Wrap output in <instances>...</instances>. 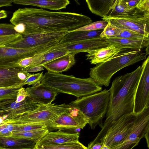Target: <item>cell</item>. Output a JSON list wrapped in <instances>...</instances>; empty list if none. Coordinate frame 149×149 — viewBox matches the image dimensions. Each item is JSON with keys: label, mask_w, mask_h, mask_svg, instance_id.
Returning a JSON list of instances; mask_svg holds the SVG:
<instances>
[{"label": "cell", "mask_w": 149, "mask_h": 149, "mask_svg": "<svg viewBox=\"0 0 149 149\" xmlns=\"http://www.w3.org/2000/svg\"><path fill=\"white\" fill-rule=\"evenodd\" d=\"M10 21L15 26L23 24L25 30L22 34L70 32L93 22L90 17L81 14L33 8L18 9Z\"/></svg>", "instance_id": "1"}, {"label": "cell", "mask_w": 149, "mask_h": 149, "mask_svg": "<svg viewBox=\"0 0 149 149\" xmlns=\"http://www.w3.org/2000/svg\"><path fill=\"white\" fill-rule=\"evenodd\" d=\"M143 70L142 65L114 79L109 89L110 100L102 129L91 143L100 142L112 124L123 116L133 113L135 94Z\"/></svg>", "instance_id": "2"}, {"label": "cell", "mask_w": 149, "mask_h": 149, "mask_svg": "<svg viewBox=\"0 0 149 149\" xmlns=\"http://www.w3.org/2000/svg\"><path fill=\"white\" fill-rule=\"evenodd\" d=\"M57 92L80 97L102 90V88L91 77L80 78L72 75L48 72L40 82Z\"/></svg>", "instance_id": "3"}, {"label": "cell", "mask_w": 149, "mask_h": 149, "mask_svg": "<svg viewBox=\"0 0 149 149\" xmlns=\"http://www.w3.org/2000/svg\"><path fill=\"white\" fill-rule=\"evenodd\" d=\"M146 53L132 50L119 53L106 62L96 64L91 68L90 77L99 85L109 86L113 76L123 68L146 59Z\"/></svg>", "instance_id": "4"}, {"label": "cell", "mask_w": 149, "mask_h": 149, "mask_svg": "<svg viewBox=\"0 0 149 149\" xmlns=\"http://www.w3.org/2000/svg\"><path fill=\"white\" fill-rule=\"evenodd\" d=\"M109 90L104 89L92 95L78 98L69 104L79 109L88 119L91 128L98 125L102 128V120L107 113L110 100Z\"/></svg>", "instance_id": "5"}, {"label": "cell", "mask_w": 149, "mask_h": 149, "mask_svg": "<svg viewBox=\"0 0 149 149\" xmlns=\"http://www.w3.org/2000/svg\"><path fill=\"white\" fill-rule=\"evenodd\" d=\"M69 104L55 105L51 104L42 105L36 109L11 119L3 120L2 123L16 124L43 123L46 125L61 114L71 110Z\"/></svg>", "instance_id": "6"}, {"label": "cell", "mask_w": 149, "mask_h": 149, "mask_svg": "<svg viewBox=\"0 0 149 149\" xmlns=\"http://www.w3.org/2000/svg\"><path fill=\"white\" fill-rule=\"evenodd\" d=\"M118 28L130 30L149 37V13L138 12L126 15L102 18Z\"/></svg>", "instance_id": "7"}, {"label": "cell", "mask_w": 149, "mask_h": 149, "mask_svg": "<svg viewBox=\"0 0 149 149\" xmlns=\"http://www.w3.org/2000/svg\"><path fill=\"white\" fill-rule=\"evenodd\" d=\"M69 32L62 31L22 34H21V39L5 46L17 48L29 49L42 46L58 45L61 44L64 36Z\"/></svg>", "instance_id": "8"}, {"label": "cell", "mask_w": 149, "mask_h": 149, "mask_svg": "<svg viewBox=\"0 0 149 149\" xmlns=\"http://www.w3.org/2000/svg\"><path fill=\"white\" fill-rule=\"evenodd\" d=\"M136 117L134 113L120 117L112 124L100 142L110 148L123 141L132 131Z\"/></svg>", "instance_id": "9"}, {"label": "cell", "mask_w": 149, "mask_h": 149, "mask_svg": "<svg viewBox=\"0 0 149 149\" xmlns=\"http://www.w3.org/2000/svg\"><path fill=\"white\" fill-rule=\"evenodd\" d=\"M149 132V107L137 114L131 132L122 142L110 149H132Z\"/></svg>", "instance_id": "10"}, {"label": "cell", "mask_w": 149, "mask_h": 149, "mask_svg": "<svg viewBox=\"0 0 149 149\" xmlns=\"http://www.w3.org/2000/svg\"><path fill=\"white\" fill-rule=\"evenodd\" d=\"M89 123L88 119L81 111L72 107L71 110L61 114L46 125L49 131L50 129L62 130L83 129Z\"/></svg>", "instance_id": "11"}, {"label": "cell", "mask_w": 149, "mask_h": 149, "mask_svg": "<svg viewBox=\"0 0 149 149\" xmlns=\"http://www.w3.org/2000/svg\"><path fill=\"white\" fill-rule=\"evenodd\" d=\"M32 74L18 64L0 66V88L22 87Z\"/></svg>", "instance_id": "12"}, {"label": "cell", "mask_w": 149, "mask_h": 149, "mask_svg": "<svg viewBox=\"0 0 149 149\" xmlns=\"http://www.w3.org/2000/svg\"><path fill=\"white\" fill-rule=\"evenodd\" d=\"M143 70L136 89L133 113L137 114L149 107V57L142 64Z\"/></svg>", "instance_id": "13"}, {"label": "cell", "mask_w": 149, "mask_h": 149, "mask_svg": "<svg viewBox=\"0 0 149 149\" xmlns=\"http://www.w3.org/2000/svg\"><path fill=\"white\" fill-rule=\"evenodd\" d=\"M42 51L41 47L20 49L0 46V66L17 64L22 59L41 53Z\"/></svg>", "instance_id": "14"}, {"label": "cell", "mask_w": 149, "mask_h": 149, "mask_svg": "<svg viewBox=\"0 0 149 149\" xmlns=\"http://www.w3.org/2000/svg\"><path fill=\"white\" fill-rule=\"evenodd\" d=\"M42 105L27 96L20 102H17L15 101L1 109L0 120L1 123L3 120L19 116L25 113L36 109Z\"/></svg>", "instance_id": "15"}, {"label": "cell", "mask_w": 149, "mask_h": 149, "mask_svg": "<svg viewBox=\"0 0 149 149\" xmlns=\"http://www.w3.org/2000/svg\"><path fill=\"white\" fill-rule=\"evenodd\" d=\"M110 44L105 39L100 38L81 40L61 44V47L68 53L75 54L80 52H86L99 48L107 46Z\"/></svg>", "instance_id": "16"}, {"label": "cell", "mask_w": 149, "mask_h": 149, "mask_svg": "<svg viewBox=\"0 0 149 149\" xmlns=\"http://www.w3.org/2000/svg\"><path fill=\"white\" fill-rule=\"evenodd\" d=\"M26 90L31 98L42 105L52 104L58 93L41 83L35 86L27 87Z\"/></svg>", "instance_id": "17"}, {"label": "cell", "mask_w": 149, "mask_h": 149, "mask_svg": "<svg viewBox=\"0 0 149 149\" xmlns=\"http://www.w3.org/2000/svg\"><path fill=\"white\" fill-rule=\"evenodd\" d=\"M79 133H69L61 130L49 131L36 143L37 145H51L78 141Z\"/></svg>", "instance_id": "18"}, {"label": "cell", "mask_w": 149, "mask_h": 149, "mask_svg": "<svg viewBox=\"0 0 149 149\" xmlns=\"http://www.w3.org/2000/svg\"><path fill=\"white\" fill-rule=\"evenodd\" d=\"M122 50L110 45L106 47L90 51L87 52L86 56V59L90 60L91 64H97L107 61Z\"/></svg>", "instance_id": "19"}, {"label": "cell", "mask_w": 149, "mask_h": 149, "mask_svg": "<svg viewBox=\"0 0 149 149\" xmlns=\"http://www.w3.org/2000/svg\"><path fill=\"white\" fill-rule=\"evenodd\" d=\"M106 41L121 49L130 48L133 50H141L149 46V38L137 39L118 37L105 39Z\"/></svg>", "instance_id": "20"}, {"label": "cell", "mask_w": 149, "mask_h": 149, "mask_svg": "<svg viewBox=\"0 0 149 149\" xmlns=\"http://www.w3.org/2000/svg\"><path fill=\"white\" fill-rule=\"evenodd\" d=\"M76 54L68 53L42 65L48 72L59 73L66 71L75 63Z\"/></svg>", "instance_id": "21"}, {"label": "cell", "mask_w": 149, "mask_h": 149, "mask_svg": "<svg viewBox=\"0 0 149 149\" xmlns=\"http://www.w3.org/2000/svg\"><path fill=\"white\" fill-rule=\"evenodd\" d=\"M14 3L23 5H31L41 8L58 10L65 8L70 4L68 0H13Z\"/></svg>", "instance_id": "22"}, {"label": "cell", "mask_w": 149, "mask_h": 149, "mask_svg": "<svg viewBox=\"0 0 149 149\" xmlns=\"http://www.w3.org/2000/svg\"><path fill=\"white\" fill-rule=\"evenodd\" d=\"M35 141L17 137L0 136V149H33Z\"/></svg>", "instance_id": "23"}, {"label": "cell", "mask_w": 149, "mask_h": 149, "mask_svg": "<svg viewBox=\"0 0 149 149\" xmlns=\"http://www.w3.org/2000/svg\"><path fill=\"white\" fill-rule=\"evenodd\" d=\"M86 1L93 13L103 17L109 15L116 0H86Z\"/></svg>", "instance_id": "24"}, {"label": "cell", "mask_w": 149, "mask_h": 149, "mask_svg": "<svg viewBox=\"0 0 149 149\" xmlns=\"http://www.w3.org/2000/svg\"><path fill=\"white\" fill-rule=\"evenodd\" d=\"M68 53L61 47V44L56 48L51 51L37 54L33 56L34 58L33 61L31 65L27 68L42 65Z\"/></svg>", "instance_id": "25"}, {"label": "cell", "mask_w": 149, "mask_h": 149, "mask_svg": "<svg viewBox=\"0 0 149 149\" xmlns=\"http://www.w3.org/2000/svg\"><path fill=\"white\" fill-rule=\"evenodd\" d=\"M102 31V29H101L69 32L64 36L61 44L99 37Z\"/></svg>", "instance_id": "26"}, {"label": "cell", "mask_w": 149, "mask_h": 149, "mask_svg": "<svg viewBox=\"0 0 149 149\" xmlns=\"http://www.w3.org/2000/svg\"><path fill=\"white\" fill-rule=\"evenodd\" d=\"M21 88H0V109L16 101L19 90Z\"/></svg>", "instance_id": "27"}, {"label": "cell", "mask_w": 149, "mask_h": 149, "mask_svg": "<svg viewBox=\"0 0 149 149\" xmlns=\"http://www.w3.org/2000/svg\"><path fill=\"white\" fill-rule=\"evenodd\" d=\"M47 128L24 132H12V136L37 142L49 131Z\"/></svg>", "instance_id": "28"}, {"label": "cell", "mask_w": 149, "mask_h": 149, "mask_svg": "<svg viewBox=\"0 0 149 149\" xmlns=\"http://www.w3.org/2000/svg\"><path fill=\"white\" fill-rule=\"evenodd\" d=\"M139 10L135 8L127 5L125 0H116L113 6L108 15H126L136 12Z\"/></svg>", "instance_id": "29"}, {"label": "cell", "mask_w": 149, "mask_h": 149, "mask_svg": "<svg viewBox=\"0 0 149 149\" xmlns=\"http://www.w3.org/2000/svg\"><path fill=\"white\" fill-rule=\"evenodd\" d=\"M6 124L9 130L11 132L27 131L47 127L46 125L43 123Z\"/></svg>", "instance_id": "30"}, {"label": "cell", "mask_w": 149, "mask_h": 149, "mask_svg": "<svg viewBox=\"0 0 149 149\" xmlns=\"http://www.w3.org/2000/svg\"><path fill=\"white\" fill-rule=\"evenodd\" d=\"M34 149H88L79 141L58 145H44L36 144Z\"/></svg>", "instance_id": "31"}, {"label": "cell", "mask_w": 149, "mask_h": 149, "mask_svg": "<svg viewBox=\"0 0 149 149\" xmlns=\"http://www.w3.org/2000/svg\"><path fill=\"white\" fill-rule=\"evenodd\" d=\"M103 29L100 37L104 38L117 37L119 35L121 29L112 24L109 22Z\"/></svg>", "instance_id": "32"}, {"label": "cell", "mask_w": 149, "mask_h": 149, "mask_svg": "<svg viewBox=\"0 0 149 149\" xmlns=\"http://www.w3.org/2000/svg\"><path fill=\"white\" fill-rule=\"evenodd\" d=\"M108 22L105 20H100L92 22L73 31H91L103 29Z\"/></svg>", "instance_id": "33"}, {"label": "cell", "mask_w": 149, "mask_h": 149, "mask_svg": "<svg viewBox=\"0 0 149 149\" xmlns=\"http://www.w3.org/2000/svg\"><path fill=\"white\" fill-rule=\"evenodd\" d=\"M120 29V33L117 37L137 39H145L149 38V37L132 30Z\"/></svg>", "instance_id": "34"}, {"label": "cell", "mask_w": 149, "mask_h": 149, "mask_svg": "<svg viewBox=\"0 0 149 149\" xmlns=\"http://www.w3.org/2000/svg\"><path fill=\"white\" fill-rule=\"evenodd\" d=\"M15 26L12 24H0V36H7L18 34L15 30Z\"/></svg>", "instance_id": "35"}, {"label": "cell", "mask_w": 149, "mask_h": 149, "mask_svg": "<svg viewBox=\"0 0 149 149\" xmlns=\"http://www.w3.org/2000/svg\"><path fill=\"white\" fill-rule=\"evenodd\" d=\"M43 73L32 74L24 82V85H32L33 86L40 84L43 76Z\"/></svg>", "instance_id": "36"}, {"label": "cell", "mask_w": 149, "mask_h": 149, "mask_svg": "<svg viewBox=\"0 0 149 149\" xmlns=\"http://www.w3.org/2000/svg\"><path fill=\"white\" fill-rule=\"evenodd\" d=\"M21 34L18 33L11 35L0 36V46H4L20 40Z\"/></svg>", "instance_id": "37"}, {"label": "cell", "mask_w": 149, "mask_h": 149, "mask_svg": "<svg viewBox=\"0 0 149 149\" xmlns=\"http://www.w3.org/2000/svg\"><path fill=\"white\" fill-rule=\"evenodd\" d=\"M136 8L143 13H149V0H140Z\"/></svg>", "instance_id": "38"}, {"label": "cell", "mask_w": 149, "mask_h": 149, "mask_svg": "<svg viewBox=\"0 0 149 149\" xmlns=\"http://www.w3.org/2000/svg\"><path fill=\"white\" fill-rule=\"evenodd\" d=\"M12 136V132L8 129L6 124L0 123V136Z\"/></svg>", "instance_id": "39"}, {"label": "cell", "mask_w": 149, "mask_h": 149, "mask_svg": "<svg viewBox=\"0 0 149 149\" xmlns=\"http://www.w3.org/2000/svg\"><path fill=\"white\" fill-rule=\"evenodd\" d=\"M33 59V57L26 58L21 60L17 64L19 66L26 69L31 65Z\"/></svg>", "instance_id": "40"}, {"label": "cell", "mask_w": 149, "mask_h": 149, "mask_svg": "<svg viewBox=\"0 0 149 149\" xmlns=\"http://www.w3.org/2000/svg\"><path fill=\"white\" fill-rule=\"evenodd\" d=\"M27 96H29V95L26 89L22 87L19 90L16 102H20L23 101Z\"/></svg>", "instance_id": "41"}, {"label": "cell", "mask_w": 149, "mask_h": 149, "mask_svg": "<svg viewBox=\"0 0 149 149\" xmlns=\"http://www.w3.org/2000/svg\"><path fill=\"white\" fill-rule=\"evenodd\" d=\"M42 65H38L26 68L27 72H37L44 70Z\"/></svg>", "instance_id": "42"}, {"label": "cell", "mask_w": 149, "mask_h": 149, "mask_svg": "<svg viewBox=\"0 0 149 149\" xmlns=\"http://www.w3.org/2000/svg\"><path fill=\"white\" fill-rule=\"evenodd\" d=\"M14 29L17 33L21 34L24 32L25 27L23 24H19L15 26Z\"/></svg>", "instance_id": "43"}, {"label": "cell", "mask_w": 149, "mask_h": 149, "mask_svg": "<svg viewBox=\"0 0 149 149\" xmlns=\"http://www.w3.org/2000/svg\"><path fill=\"white\" fill-rule=\"evenodd\" d=\"M13 3V0H0V8L12 6Z\"/></svg>", "instance_id": "44"}, {"label": "cell", "mask_w": 149, "mask_h": 149, "mask_svg": "<svg viewBox=\"0 0 149 149\" xmlns=\"http://www.w3.org/2000/svg\"><path fill=\"white\" fill-rule=\"evenodd\" d=\"M126 4L129 6L136 8L140 0H125Z\"/></svg>", "instance_id": "45"}, {"label": "cell", "mask_w": 149, "mask_h": 149, "mask_svg": "<svg viewBox=\"0 0 149 149\" xmlns=\"http://www.w3.org/2000/svg\"><path fill=\"white\" fill-rule=\"evenodd\" d=\"M102 145L103 144L101 143L98 142L94 144L89 149H100Z\"/></svg>", "instance_id": "46"}, {"label": "cell", "mask_w": 149, "mask_h": 149, "mask_svg": "<svg viewBox=\"0 0 149 149\" xmlns=\"http://www.w3.org/2000/svg\"><path fill=\"white\" fill-rule=\"evenodd\" d=\"M7 14L6 11L4 10H0V19L6 18Z\"/></svg>", "instance_id": "47"}, {"label": "cell", "mask_w": 149, "mask_h": 149, "mask_svg": "<svg viewBox=\"0 0 149 149\" xmlns=\"http://www.w3.org/2000/svg\"><path fill=\"white\" fill-rule=\"evenodd\" d=\"M144 138H145L146 139L147 144V146L148 148H149V132H148L146 134Z\"/></svg>", "instance_id": "48"}, {"label": "cell", "mask_w": 149, "mask_h": 149, "mask_svg": "<svg viewBox=\"0 0 149 149\" xmlns=\"http://www.w3.org/2000/svg\"><path fill=\"white\" fill-rule=\"evenodd\" d=\"M100 149H110V148L104 144H103L102 147Z\"/></svg>", "instance_id": "49"}, {"label": "cell", "mask_w": 149, "mask_h": 149, "mask_svg": "<svg viewBox=\"0 0 149 149\" xmlns=\"http://www.w3.org/2000/svg\"><path fill=\"white\" fill-rule=\"evenodd\" d=\"M149 46L146 47L145 49V53L147 55L149 54Z\"/></svg>", "instance_id": "50"}, {"label": "cell", "mask_w": 149, "mask_h": 149, "mask_svg": "<svg viewBox=\"0 0 149 149\" xmlns=\"http://www.w3.org/2000/svg\"></svg>", "instance_id": "51"}]
</instances>
